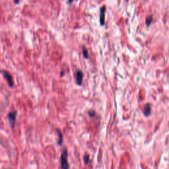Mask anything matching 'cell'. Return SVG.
<instances>
[{"mask_svg":"<svg viewBox=\"0 0 169 169\" xmlns=\"http://www.w3.org/2000/svg\"><path fill=\"white\" fill-rule=\"evenodd\" d=\"M150 111H151V107H150V105H149V104L145 105V110H144L145 114V115L149 114V113H150Z\"/></svg>","mask_w":169,"mask_h":169,"instance_id":"7","label":"cell"},{"mask_svg":"<svg viewBox=\"0 0 169 169\" xmlns=\"http://www.w3.org/2000/svg\"><path fill=\"white\" fill-rule=\"evenodd\" d=\"M83 79V71L81 70H78L77 72H76V75H75V82H76V84H78V85H81Z\"/></svg>","mask_w":169,"mask_h":169,"instance_id":"4","label":"cell"},{"mask_svg":"<svg viewBox=\"0 0 169 169\" xmlns=\"http://www.w3.org/2000/svg\"><path fill=\"white\" fill-rule=\"evenodd\" d=\"M88 114L90 117H94L95 116V112L94 110H89V111L88 112Z\"/></svg>","mask_w":169,"mask_h":169,"instance_id":"10","label":"cell"},{"mask_svg":"<svg viewBox=\"0 0 169 169\" xmlns=\"http://www.w3.org/2000/svg\"><path fill=\"white\" fill-rule=\"evenodd\" d=\"M105 13H106V8L105 6H102L100 8V23L102 26H104L105 24Z\"/></svg>","mask_w":169,"mask_h":169,"instance_id":"5","label":"cell"},{"mask_svg":"<svg viewBox=\"0 0 169 169\" xmlns=\"http://www.w3.org/2000/svg\"><path fill=\"white\" fill-rule=\"evenodd\" d=\"M152 20H153V19H152V17H151L147 18V20H146V23H147V25H150V23H151Z\"/></svg>","mask_w":169,"mask_h":169,"instance_id":"11","label":"cell"},{"mask_svg":"<svg viewBox=\"0 0 169 169\" xmlns=\"http://www.w3.org/2000/svg\"><path fill=\"white\" fill-rule=\"evenodd\" d=\"M67 151L66 149H64L60 157V165H61V169H69V166L67 161Z\"/></svg>","mask_w":169,"mask_h":169,"instance_id":"1","label":"cell"},{"mask_svg":"<svg viewBox=\"0 0 169 169\" xmlns=\"http://www.w3.org/2000/svg\"><path fill=\"white\" fill-rule=\"evenodd\" d=\"M17 114V110H13L7 114V118L9 121V124L12 128H14L16 123V116Z\"/></svg>","mask_w":169,"mask_h":169,"instance_id":"2","label":"cell"},{"mask_svg":"<svg viewBox=\"0 0 169 169\" xmlns=\"http://www.w3.org/2000/svg\"><path fill=\"white\" fill-rule=\"evenodd\" d=\"M56 132H57V133H58V135H59V140H58V145H61L63 143V139H64L63 133H62V132H61V130H58V129H56Z\"/></svg>","mask_w":169,"mask_h":169,"instance_id":"6","label":"cell"},{"mask_svg":"<svg viewBox=\"0 0 169 169\" xmlns=\"http://www.w3.org/2000/svg\"><path fill=\"white\" fill-rule=\"evenodd\" d=\"M83 54L84 56V57L85 58H89V53H88L87 50L86 49V48L84 47V46H83Z\"/></svg>","mask_w":169,"mask_h":169,"instance_id":"8","label":"cell"},{"mask_svg":"<svg viewBox=\"0 0 169 169\" xmlns=\"http://www.w3.org/2000/svg\"><path fill=\"white\" fill-rule=\"evenodd\" d=\"M2 73H3V77L5 78L8 84L10 87H13L14 86V83H13V80L12 76L7 71H2Z\"/></svg>","mask_w":169,"mask_h":169,"instance_id":"3","label":"cell"},{"mask_svg":"<svg viewBox=\"0 0 169 169\" xmlns=\"http://www.w3.org/2000/svg\"><path fill=\"white\" fill-rule=\"evenodd\" d=\"M83 158H84V163H85V164H89V161H90L89 155H88V154H85Z\"/></svg>","mask_w":169,"mask_h":169,"instance_id":"9","label":"cell"},{"mask_svg":"<svg viewBox=\"0 0 169 169\" xmlns=\"http://www.w3.org/2000/svg\"><path fill=\"white\" fill-rule=\"evenodd\" d=\"M19 1H20V0H15L14 2L15 4H18V3H19Z\"/></svg>","mask_w":169,"mask_h":169,"instance_id":"12","label":"cell"},{"mask_svg":"<svg viewBox=\"0 0 169 169\" xmlns=\"http://www.w3.org/2000/svg\"><path fill=\"white\" fill-rule=\"evenodd\" d=\"M73 0H68V3H69V4H71V3H73Z\"/></svg>","mask_w":169,"mask_h":169,"instance_id":"13","label":"cell"}]
</instances>
